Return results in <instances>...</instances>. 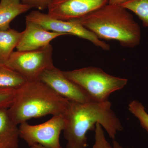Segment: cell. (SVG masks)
I'll return each instance as SVG.
<instances>
[{
  "label": "cell",
  "mask_w": 148,
  "mask_h": 148,
  "mask_svg": "<svg viewBox=\"0 0 148 148\" xmlns=\"http://www.w3.org/2000/svg\"><path fill=\"white\" fill-rule=\"evenodd\" d=\"M64 115L66 124L63 132L67 142L66 148H86L87 132L95 130L97 123L101 125L113 140H115L118 132L123 129L109 101L84 103L70 101Z\"/></svg>",
  "instance_id": "obj_1"
},
{
  "label": "cell",
  "mask_w": 148,
  "mask_h": 148,
  "mask_svg": "<svg viewBox=\"0 0 148 148\" xmlns=\"http://www.w3.org/2000/svg\"><path fill=\"white\" fill-rule=\"evenodd\" d=\"M71 20L81 24L100 39L117 41L123 47H135L141 40L140 26L128 10L120 5L108 3Z\"/></svg>",
  "instance_id": "obj_2"
},
{
  "label": "cell",
  "mask_w": 148,
  "mask_h": 148,
  "mask_svg": "<svg viewBox=\"0 0 148 148\" xmlns=\"http://www.w3.org/2000/svg\"><path fill=\"white\" fill-rule=\"evenodd\" d=\"M69 101L40 79L27 81L16 88L8 113L18 125L32 119L64 114Z\"/></svg>",
  "instance_id": "obj_3"
},
{
  "label": "cell",
  "mask_w": 148,
  "mask_h": 148,
  "mask_svg": "<svg viewBox=\"0 0 148 148\" xmlns=\"http://www.w3.org/2000/svg\"><path fill=\"white\" fill-rule=\"evenodd\" d=\"M63 73L81 88L91 101L99 103L109 101L110 95L122 89L128 82L127 79L113 76L92 66Z\"/></svg>",
  "instance_id": "obj_4"
},
{
  "label": "cell",
  "mask_w": 148,
  "mask_h": 148,
  "mask_svg": "<svg viewBox=\"0 0 148 148\" xmlns=\"http://www.w3.org/2000/svg\"><path fill=\"white\" fill-rule=\"evenodd\" d=\"M53 47L50 44L36 50L13 51L5 65L17 72L27 82L39 79L45 70L54 66Z\"/></svg>",
  "instance_id": "obj_5"
},
{
  "label": "cell",
  "mask_w": 148,
  "mask_h": 148,
  "mask_svg": "<svg viewBox=\"0 0 148 148\" xmlns=\"http://www.w3.org/2000/svg\"><path fill=\"white\" fill-rule=\"evenodd\" d=\"M66 124L64 114L53 116L47 121L36 125L25 122L19 124V136L29 147L38 144L47 147L58 148L61 147L60 134Z\"/></svg>",
  "instance_id": "obj_6"
},
{
  "label": "cell",
  "mask_w": 148,
  "mask_h": 148,
  "mask_svg": "<svg viewBox=\"0 0 148 148\" xmlns=\"http://www.w3.org/2000/svg\"><path fill=\"white\" fill-rule=\"evenodd\" d=\"M26 21L38 24L44 29L65 35H73L89 41L104 50H108L110 46L98 38L95 34L74 20L65 21L51 17L39 10H33L26 16Z\"/></svg>",
  "instance_id": "obj_7"
},
{
  "label": "cell",
  "mask_w": 148,
  "mask_h": 148,
  "mask_svg": "<svg viewBox=\"0 0 148 148\" xmlns=\"http://www.w3.org/2000/svg\"><path fill=\"white\" fill-rule=\"evenodd\" d=\"M109 0H52L47 14L65 21L81 18L108 3Z\"/></svg>",
  "instance_id": "obj_8"
},
{
  "label": "cell",
  "mask_w": 148,
  "mask_h": 148,
  "mask_svg": "<svg viewBox=\"0 0 148 148\" xmlns=\"http://www.w3.org/2000/svg\"><path fill=\"white\" fill-rule=\"evenodd\" d=\"M39 79L69 101L79 103L92 101L81 88L65 76L63 71L54 66L43 72Z\"/></svg>",
  "instance_id": "obj_9"
},
{
  "label": "cell",
  "mask_w": 148,
  "mask_h": 148,
  "mask_svg": "<svg viewBox=\"0 0 148 148\" xmlns=\"http://www.w3.org/2000/svg\"><path fill=\"white\" fill-rule=\"evenodd\" d=\"M65 35L47 31L38 24L26 21L25 30L21 32L16 48L18 51L36 50L49 45L56 38Z\"/></svg>",
  "instance_id": "obj_10"
},
{
  "label": "cell",
  "mask_w": 148,
  "mask_h": 148,
  "mask_svg": "<svg viewBox=\"0 0 148 148\" xmlns=\"http://www.w3.org/2000/svg\"><path fill=\"white\" fill-rule=\"evenodd\" d=\"M19 127L12 119L8 108H0V148H18Z\"/></svg>",
  "instance_id": "obj_11"
},
{
  "label": "cell",
  "mask_w": 148,
  "mask_h": 148,
  "mask_svg": "<svg viewBox=\"0 0 148 148\" xmlns=\"http://www.w3.org/2000/svg\"><path fill=\"white\" fill-rule=\"evenodd\" d=\"M32 8L21 0H0V30L10 29L11 22L14 18Z\"/></svg>",
  "instance_id": "obj_12"
},
{
  "label": "cell",
  "mask_w": 148,
  "mask_h": 148,
  "mask_svg": "<svg viewBox=\"0 0 148 148\" xmlns=\"http://www.w3.org/2000/svg\"><path fill=\"white\" fill-rule=\"evenodd\" d=\"M21 32L13 29L0 30V64H5L18 44Z\"/></svg>",
  "instance_id": "obj_13"
},
{
  "label": "cell",
  "mask_w": 148,
  "mask_h": 148,
  "mask_svg": "<svg viewBox=\"0 0 148 148\" xmlns=\"http://www.w3.org/2000/svg\"><path fill=\"white\" fill-rule=\"evenodd\" d=\"M27 82L17 72L0 64V88L16 89Z\"/></svg>",
  "instance_id": "obj_14"
},
{
  "label": "cell",
  "mask_w": 148,
  "mask_h": 148,
  "mask_svg": "<svg viewBox=\"0 0 148 148\" xmlns=\"http://www.w3.org/2000/svg\"><path fill=\"white\" fill-rule=\"evenodd\" d=\"M120 5L134 12L143 26L148 27V0H127Z\"/></svg>",
  "instance_id": "obj_15"
},
{
  "label": "cell",
  "mask_w": 148,
  "mask_h": 148,
  "mask_svg": "<svg viewBox=\"0 0 148 148\" xmlns=\"http://www.w3.org/2000/svg\"><path fill=\"white\" fill-rule=\"evenodd\" d=\"M128 110L138 120L141 126L148 132V114L141 102L134 100L128 105Z\"/></svg>",
  "instance_id": "obj_16"
},
{
  "label": "cell",
  "mask_w": 148,
  "mask_h": 148,
  "mask_svg": "<svg viewBox=\"0 0 148 148\" xmlns=\"http://www.w3.org/2000/svg\"><path fill=\"white\" fill-rule=\"evenodd\" d=\"M94 143L92 148H123L118 142L113 140L112 145L106 139L103 127L99 123L95 125Z\"/></svg>",
  "instance_id": "obj_17"
},
{
  "label": "cell",
  "mask_w": 148,
  "mask_h": 148,
  "mask_svg": "<svg viewBox=\"0 0 148 148\" xmlns=\"http://www.w3.org/2000/svg\"><path fill=\"white\" fill-rule=\"evenodd\" d=\"M16 89L0 88V108H8L13 103Z\"/></svg>",
  "instance_id": "obj_18"
},
{
  "label": "cell",
  "mask_w": 148,
  "mask_h": 148,
  "mask_svg": "<svg viewBox=\"0 0 148 148\" xmlns=\"http://www.w3.org/2000/svg\"><path fill=\"white\" fill-rule=\"evenodd\" d=\"M24 4L36 8L39 10H44L47 9L52 0H21Z\"/></svg>",
  "instance_id": "obj_19"
},
{
  "label": "cell",
  "mask_w": 148,
  "mask_h": 148,
  "mask_svg": "<svg viewBox=\"0 0 148 148\" xmlns=\"http://www.w3.org/2000/svg\"><path fill=\"white\" fill-rule=\"evenodd\" d=\"M127 0H109V3L115 5H120Z\"/></svg>",
  "instance_id": "obj_20"
},
{
  "label": "cell",
  "mask_w": 148,
  "mask_h": 148,
  "mask_svg": "<svg viewBox=\"0 0 148 148\" xmlns=\"http://www.w3.org/2000/svg\"><path fill=\"white\" fill-rule=\"evenodd\" d=\"M30 148H50L47 147H44V146L42 145H40L38 144H36L34 145H33L31 146L30 147ZM58 148H63L62 147H60Z\"/></svg>",
  "instance_id": "obj_21"
}]
</instances>
